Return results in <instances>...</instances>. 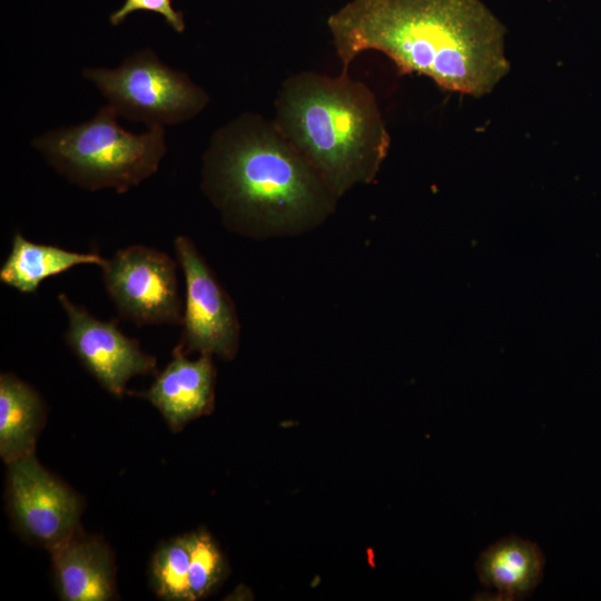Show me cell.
Masks as SVG:
<instances>
[{
    "mask_svg": "<svg viewBox=\"0 0 601 601\" xmlns=\"http://www.w3.org/2000/svg\"><path fill=\"white\" fill-rule=\"evenodd\" d=\"M327 24L343 72L361 52L376 50L402 73L481 98L511 69L506 28L482 0H353Z\"/></svg>",
    "mask_w": 601,
    "mask_h": 601,
    "instance_id": "obj_1",
    "label": "cell"
},
{
    "mask_svg": "<svg viewBox=\"0 0 601 601\" xmlns=\"http://www.w3.org/2000/svg\"><path fill=\"white\" fill-rule=\"evenodd\" d=\"M200 185L225 227L253 239L311 231L339 199L276 124L254 114L213 135Z\"/></svg>",
    "mask_w": 601,
    "mask_h": 601,
    "instance_id": "obj_2",
    "label": "cell"
},
{
    "mask_svg": "<svg viewBox=\"0 0 601 601\" xmlns=\"http://www.w3.org/2000/svg\"><path fill=\"white\" fill-rule=\"evenodd\" d=\"M275 108L278 129L338 198L377 176L391 138L365 83L300 72L282 85Z\"/></svg>",
    "mask_w": 601,
    "mask_h": 601,
    "instance_id": "obj_3",
    "label": "cell"
},
{
    "mask_svg": "<svg viewBox=\"0 0 601 601\" xmlns=\"http://www.w3.org/2000/svg\"><path fill=\"white\" fill-rule=\"evenodd\" d=\"M108 105L89 120L36 137L31 144L67 180L83 189L126 193L152 176L166 154L164 127L132 134Z\"/></svg>",
    "mask_w": 601,
    "mask_h": 601,
    "instance_id": "obj_4",
    "label": "cell"
},
{
    "mask_svg": "<svg viewBox=\"0 0 601 601\" xmlns=\"http://www.w3.org/2000/svg\"><path fill=\"white\" fill-rule=\"evenodd\" d=\"M82 73L118 117L148 127L186 121L209 100L188 75L165 65L150 49L136 51L116 68H86Z\"/></svg>",
    "mask_w": 601,
    "mask_h": 601,
    "instance_id": "obj_5",
    "label": "cell"
},
{
    "mask_svg": "<svg viewBox=\"0 0 601 601\" xmlns=\"http://www.w3.org/2000/svg\"><path fill=\"white\" fill-rule=\"evenodd\" d=\"M100 268L105 289L122 318L138 326L181 324L177 263L167 253L130 245Z\"/></svg>",
    "mask_w": 601,
    "mask_h": 601,
    "instance_id": "obj_6",
    "label": "cell"
},
{
    "mask_svg": "<svg viewBox=\"0 0 601 601\" xmlns=\"http://www.w3.org/2000/svg\"><path fill=\"white\" fill-rule=\"evenodd\" d=\"M185 277L183 333L176 346L184 354L198 352L231 359L238 351L240 324L231 298L187 236L174 240Z\"/></svg>",
    "mask_w": 601,
    "mask_h": 601,
    "instance_id": "obj_7",
    "label": "cell"
},
{
    "mask_svg": "<svg viewBox=\"0 0 601 601\" xmlns=\"http://www.w3.org/2000/svg\"><path fill=\"white\" fill-rule=\"evenodd\" d=\"M58 300L67 315V344L108 392L120 396L132 376L155 371L156 358L142 352L138 341L125 335L117 321L95 317L63 293Z\"/></svg>",
    "mask_w": 601,
    "mask_h": 601,
    "instance_id": "obj_8",
    "label": "cell"
},
{
    "mask_svg": "<svg viewBox=\"0 0 601 601\" xmlns=\"http://www.w3.org/2000/svg\"><path fill=\"white\" fill-rule=\"evenodd\" d=\"M8 481L10 508L26 534L51 548L75 533L80 514L78 497L33 454L9 463Z\"/></svg>",
    "mask_w": 601,
    "mask_h": 601,
    "instance_id": "obj_9",
    "label": "cell"
},
{
    "mask_svg": "<svg viewBox=\"0 0 601 601\" xmlns=\"http://www.w3.org/2000/svg\"><path fill=\"white\" fill-rule=\"evenodd\" d=\"M174 358L142 394L177 430L208 413L214 403L215 368L210 355L190 361L177 347Z\"/></svg>",
    "mask_w": 601,
    "mask_h": 601,
    "instance_id": "obj_10",
    "label": "cell"
},
{
    "mask_svg": "<svg viewBox=\"0 0 601 601\" xmlns=\"http://www.w3.org/2000/svg\"><path fill=\"white\" fill-rule=\"evenodd\" d=\"M50 549L62 599L107 601L114 597V565L102 543L73 533Z\"/></svg>",
    "mask_w": 601,
    "mask_h": 601,
    "instance_id": "obj_11",
    "label": "cell"
},
{
    "mask_svg": "<svg viewBox=\"0 0 601 601\" xmlns=\"http://www.w3.org/2000/svg\"><path fill=\"white\" fill-rule=\"evenodd\" d=\"M544 556L539 546L518 536L504 538L481 553L476 562L480 581L496 590L495 600H523L543 575Z\"/></svg>",
    "mask_w": 601,
    "mask_h": 601,
    "instance_id": "obj_12",
    "label": "cell"
},
{
    "mask_svg": "<svg viewBox=\"0 0 601 601\" xmlns=\"http://www.w3.org/2000/svg\"><path fill=\"white\" fill-rule=\"evenodd\" d=\"M106 259L97 252L78 253L37 244L16 231L11 250L0 268V280L22 294H33L46 278L85 264L102 267Z\"/></svg>",
    "mask_w": 601,
    "mask_h": 601,
    "instance_id": "obj_13",
    "label": "cell"
},
{
    "mask_svg": "<svg viewBox=\"0 0 601 601\" xmlns=\"http://www.w3.org/2000/svg\"><path fill=\"white\" fill-rule=\"evenodd\" d=\"M43 417L38 393L17 376H0V454L11 463L33 454L36 437Z\"/></svg>",
    "mask_w": 601,
    "mask_h": 601,
    "instance_id": "obj_14",
    "label": "cell"
},
{
    "mask_svg": "<svg viewBox=\"0 0 601 601\" xmlns=\"http://www.w3.org/2000/svg\"><path fill=\"white\" fill-rule=\"evenodd\" d=\"M151 581L156 593L166 600L190 601L189 549L185 536L162 544L151 562Z\"/></svg>",
    "mask_w": 601,
    "mask_h": 601,
    "instance_id": "obj_15",
    "label": "cell"
},
{
    "mask_svg": "<svg viewBox=\"0 0 601 601\" xmlns=\"http://www.w3.org/2000/svg\"><path fill=\"white\" fill-rule=\"evenodd\" d=\"M189 549V587L193 599L210 593L223 580L225 561L211 536L197 531L185 535Z\"/></svg>",
    "mask_w": 601,
    "mask_h": 601,
    "instance_id": "obj_16",
    "label": "cell"
},
{
    "mask_svg": "<svg viewBox=\"0 0 601 601\" xmlns=\"http://www.w3.org/2000/svg\"><path fill=\"white\" fill-rule=\"evenodd\" d=\"M137 10H147L159 13L165 21L177 32H184L183 14L171 7L170 0H126L121 8L110 16V23L120 24L130 13Z\"/></svg>",
    "mask_w": 601,
    "mask_h": 601,
    "instance_id": "obj_17",
    "label": "cell"
}]
</instances>
